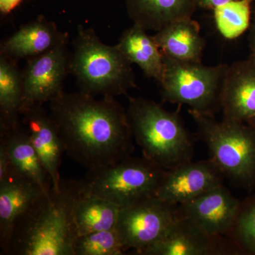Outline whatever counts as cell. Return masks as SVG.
Masks as SVG:
<instances>
[{
  "instance_id": "obj_19",
  "label": "cell",
  "mask_w": 255,
  "mask_h": 255,
  "mask_svg": "<svg viewBox=\"0 0 255 255\" xmlns=\"http://www.w3.org/2000/svg\"><path fill=\"white\" fill-rule=\"evenodd\" d=\"M133 23L146 31H158L169 23L190 18L197 9L195 0H124Z\"/></svg>"
},
{
  "instance_id": "obj_13",
  "label": "cell",
  "mask_w": 255,
  "mask_h": 255,
  "mask_svg": "<svg viewBox=\"0 0 255 255\" xmlns=\"http://www.w3.org/2000/svg\"><path fill=\"white\" fill-rule=\"evenodd\" d=\"M223 236H211L185 218L178 217L167 233L139 255H215L234 253Z\"/></svg>"
},
{
  "instance_id": "obj_6",
  "label": "cell",
  "mask_w": 255,
  "mask_h": 255,
  "mask_svg": "<svg viewBox=\"0 0 255 255\" xmlns=\"http://www.w3.org/2000/svg\"><path fill=\"white\" fill-rule=\"evenodd\" d=\"M160 81L164 102L187 105L197 113L215 115L221 111V100L228 65L206 66L201 62H182L163 56Z\"/></svg>"
},
{
  "instance_id": "obj_4",
  "label": "cell",
  "mask_w": 255,
  "mask_h": 255,
  "mask_svg": "<svg viewBox=\"0 0 255 255\" xmlns=\"http://www.w3.org/2000/svg\"><path fill=\"white\" fill-rule=\"evenodd\" d=\"M70 56V74L80 91L102 97L128 95L137 87L132 63L116 46L101 41L95 30L79 25Z\"/></svg>"
},
{
  "instance_id": "obj_1",
  "label": "cell",
  "mask_w": 255,
  "mask_h": 255,
  "mask_svg": "<svg viewBox=\"0 0 255 255\" xmlns=\"http://www.w3.org/2000/svg\"><path fill=\"white\" fill-rule=\"evenodd\" d=\"M65 152L89 171L117 163L133 152L127 110L114 97L64 92L49 102Z\"/></svg>"
},
{
  "instance_id": "obj_9",
  "label": "cell",
  "mask_w": 255,
  "mask_h": 255,
  "mask_svg": "<svg viewBox=\"0 0 255 255\" xmlns=\"http://www.w3.org/2000/svg\"><path fill=\"white\" fill-rule=\"evenodd\" d=\"M68 43H61L43 54L26 60L22 70L21 112L30 106L43 105L64 93V81L70 74L71 53Z\"/></svg>"
},
{
  "instance_id": "obj_29",
  "label": "cell",
  "mask_w": 255,
  "mask_h": 255,
  "mask_svg": "<svg viewBox=\"0 0 255 255\" xmlns=\"http://www.w3.org/2000/svg\"><path fill=\"white\" fill-rule=\"evenodd\" d=\"M249 30L248 41H249V46L251 50V55L255 59V9L252 11L251 21Z\"/></svg>"
},
{
  "instance_id": "obj_20",
  "label": "cell",
  "mask_w": 255,
  "mask_h": 255,
  "mask_svg": "<svg viewBox=\"0 0 255 255\" xmlns=\"http://www.w3.org/2000/svg\"><path fill=\"white\" fill-rule=\"evenodd\" d=\"M117 46L130 63L141 69L147 78L160 81L164 72V58L154 36L133 23L124 32Z\"/></svg>"
},
{
  "instance_id": "obj_30",
  "label": "cell",
  "mask_w": 255,
  "mask_h": 255,
  "mask_svg": "<svg viewBox=\"0 0 255 255\" xmlns=\"http://www.w3.org/2000/svg\"><path fill=\"white\" fill-rule=\"evenodd\" d=\"M246 123L249 124V125H251L252 127H253L254 128H255V117L251 119V120L248 121V122H247Z\"/></svg>"
},
{
  "instance_id": "obj_14",
  "label": "cell",
  "mask_w": 255,
  "mask_h": 255,
  "mask_svg": "<svg viewBox=\"0 0 255 255\" xmlns=\"http://www.w3.org/2000/svg\"><path fill=\"white\" fill-rule=\"evenodd\" d=\"M21 124L51 179L53 190L59 191L60 167L65 150L53 119L43 105H32L21 112Z\"/></svg>"
},
{
  "instance_id": "obj_10",
  "label": "cell",
  "mask_w": 255,
  "mask_h": 255,
  "mask_svg": "<svg viewBox=\"0 0 255 255\" xmlns=\"http://www.w3.org/2000/svg\"><path fill=\"white\" fill-rule=\"evenodd\" d=\"M241 204L223 184L178 206V215L210 236L228 237Z\"/></svg>"
},
{
  "instance_id": "obj_26",
  "label": "cell",
  "mask_w": 255,
  "mask_h": 255,
  "mask_svg": "<svg viewBox=\"0 0 255 255\" xmlns=\"http://www.w3.org/2000/svg\"><path fill=\"white\" fill-rule=\"evenodd\" d=\"M11 169V160L6 145L0 139V179H3Z\"/></svg>"
},
{
  "instance_id": "obj_8",
  "label": "cell",
  "mask_w": 255,
  "mask_h": 255,
  "mask_svg": "<svg viewBox=\"0 0 255 255\" xmlns=\"http://www.w3.org/2000/svg\"><path fill=\"white\" fill-rule=\"evenodd\" d=\"M177 207L153 196L121 209L115 228L126 251L139 255L159 241L179 217Z\"/></svg>"
},
{
  "instance_id": "obj_24",
  "label": "cell",
  "mask_w": 255,
  "mask_h": 255,
  "mask_svg": "<svg viewBox=\"0 0 255 255\" xmlns=\"http://www.w3.org/2000/svg\"><path fill=\"white\" fill-rule=\"evenodd\" d=\"M228 237L237 252L255 255V195L241 201Z\"/></svg>"
},
{
  "instance_id": "obj_22",
  "label": "cell",
  "mask_w": 255,
  "mask_h": 255,
  "mask_svg": "<svg viewBox=\"0 0 255 255\" xmlns=\"http://www.w3.org/2000/svg\"><path fill=\"white\" fill-rule=\"evenodd\" d=\"M120 210L118 206L107 199L87 194L83 187L74 211L78 236L114 229Z\"/></svg>"
},
{
  "instance_id": "obj_28",
  "label": "cell",
  "mask_w": 255,
  "mask_h": 255,
  "mask_svg": "<svg viewBox=\"0 0 255 255\" xmlns=\"http://www.w3.org/2000/svg\"><path fill=\"white\" fill-rule=\"evenodd\" d=\"M23 0H0V12L1 14H9L22 2Z\"/></svg>"
},
{
  "instance_id": "obj_21",
  "label": "cell",
  "mask_w": 255,
  "mask_h": 255,
  "mask_svg": "<svg viewBox=\"0 0 255 255\" xmlns=\"http://www.w3.org/2000/svg\"><path fill=\"white\" fill-rule=\"evenodd\" d=\"M23 96L22 70L17 61L0 55V130L21 127Z\"/></svg>"
},
{
  "instance_id": "obj_23",
  "label": "cell",
  "mask_w": 255,
  "mask_h": 255,
  "mask_svg": "<svg viewBox=\"0 0 255 255\" xmlns=\"http://www.w3.org/2000/svg\"><path fill=\"white\" fill-rule=\"evenodd\" d=\"M254 1L237 0L214 10L216 26L225 38H237L249 28L253 11L251 5Z\"/></svg>"
},
{
  "instance_id": "obj_2",
  "label": "cell",
  "mask_w": 255,
  "mask_h": 255,
  "mask_svg": "<svg viewBox=\"0 0 255 255\" xmlns=\"http://www.w3.org/2000/svg\"><path fill=\"white\" fill-rule=\"evenodd\" d=\"M82 192V180L62 179L59 191L43 194L16 225L9 255H75L74 211Z\"/></svg>"
},
{
  "instance_id": "obj_16",
  "label": "cell",
  "mask_w": 255,
  "mask_h": 255,
  "mask_svg": "<svg viewBox=\"0 0 255 255\" xmlns=\"http://www.w3.org/2000/svg\"><path fill=\"white\" fill-rule=\"evenodd\" d=\"M65 42H68V33L60 31L55 22L41 15L21 26L14 34L3 41L0 55L15 61L27 60Z\"/></svg>"
},
{
  "instance_id": "obj_11",
  "label": "cell",
  "mask_w": 255,
  "mask_h": 255,
  "mask_svg": "<svg viewBox=\"0 0 255 255\" xmlns=\"http://www.w3.org/2000/svg\"><path fill=\"white\" fill-rule=\"evenodd\" d=\"M224 176L211 160H192L168 169L156 193L160 200L179 206L223 184Z\"/></svg>"
},
{
  "instance_id": "obj_17",
  "label": "cell",
  "mask_w": 255,
  "mask_h": 255,
  "mask_svg": "<svg viewBox=\"0 0 255 255\" xmlns=\"http://www.w3.org/2000/svg\"><path fill=\"white\" fill-rule=\"evenodd\" d=\"M163 56L177 61L201 62L205 40L200 26L191 17L166 25L154 35Z\"/></svg>"
},
{
  "instance_id": "obj_25",
  "label": "cell",
  "mask_w": 255,
  "mask_h": 255,
  "mask_svg": "<svg viewBox=\"0 0 255 255\" xmlns=\"http://www.w3.org/2000/svg\"><path fill=\"white\" fill-rule=\"evenodd\" d=\"M125 252L116 228L78 236L74 244L75 255H122Z\"/></svg>"
},
{
  "instance_id": "obj_5",
  "label": "cell",
  "mask_w": 255,
  "mask_h": 255,
  "mask_svg": "<svg viewBox=\"0 0 255 255\" xmlns=\"http://www.w3.org/2000/svg\"><path fill=\"white\" fill-rule=\"evenodd\" d=\"M210 159L236 185L255 186V128L246 122L223 119L189 110Z\"/></svg>"
},
{
  "instance_id": "obj_18",
  "label": "cell",
  "mask_w": 255,
  "mask_h": 255,
  "mask_svg": "<svg viewBox=\"0 0 255 255\" xmlns=\"http://www.w3.org/2000/svg\"><path fill=\"white\" fill-rule=\"evenodd\" d=\"M0 139L4 142L11 160V169L36 183L45 193L53 184L36 149L22 124L9 130H0Z\"/></svg>"
},
{
  "instance_id": "obj_27",
  "label": "cell",
  "mask_w": 255,
  "mask_h": 255,
  "mask_svg": "<svg viewBox=\"0 0 255 255\" xmlns=\"http://www.w3.org/2000/svg\"><path fill=\"white\" fill-rule=\"evenodd\" d=\"M237 0H195L197 8L204 9L214 10L223 5Z\"/></svg>"
},
{
  "instance_id": "obj_3",
  "label": "cell",
  "mask_w": 255,
  "mask_h": 255,
  "mask_svg": "<svg viewBox=\"0 0 255 255\" xmlns=\"http://www.w3.org/2000/svg\"><path fill=\"white\" fill-rule=\"evenodd\" d=\"M127 112L132 136L146 159L167 170L192 160L193 137L179 111L169 112L154 101L128 97Z\"/></svg>"
},
{
  "instance_id": "obj_7",
  "label": "cell",
  "mask_w": 255,
  "mask_h": 255,
  "mask_svg": "<svg viewBox=\"0 0 255 255\" xmlns=\"http://www.w3.org/2000/svg\"><path fill=\"white\" fill-rule=\"evenodd\" d=\"M167 169L142 157H126L117 163L89 171L83 182L87 194L100 196L121 209L155 196Z\"/></svg>"
},
{
  "instance_id": "obj_15",
  "label": "cell",
  "mask_w": 255,
  "mask_h": 255,
  "mask_svg": "<svg viewBox=\"0 0 255 255\" xmlns=\"http://www.w3.org/2000/svg\"><path fill=\"white\" fill-rule=\"evenodd\" d=\"M223 119L247 122L255 117V59L228 65L221 100Z\"/></svg>"
},
{
  "instance_id": "obj_12",
  "label": "cell",
  "mask_w": 255,
  "mask_h": 255,
  "mask_svg": "<svg viewBox=\"0 0 255 255\" xmlns=\"http://www.w3.org/2000/svg\"><path fill=\"white\" fill-rule=\"evenodd\" d=\"M44 194L36 183L13 169L0 179V255H9L18 221Z\"/></svg>"
}]
</instances>
